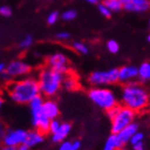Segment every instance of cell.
Listing matches in <instances>:
<instances>
[{
  "mask_svg": "<svg viewBox=\"0 0 150 150\" xmlns=\"http://www.w3.org/2000/svg\"><path fill=\"white\" fill-rule=\"evenodd\" d=\"M8 96L17 104H29L41 93L39 81L33 77H25L12 81L6 87Z\"/></svg>",
  "mask_w": 150,
  "mask_h": 150,
  "instance_id": "6da1fadb",
  "label": "cell"
},
{
  "mask_svg": "<svg viewBox=\"0 0 150 150\" xmlns=\"http://www.w3.org/2000/svg\"><path fill=\"white\" fill-rule=\"evenodd\" d=\"M122 106L130 110L141 112L145 110L149 104V94L143 86L136 83H129L123 87L121 91Z\"/></svg>",
  "mask_w": 150,
  "mask_h": 150,
  "instance_id": "7a4b0ae2",
  "label": "cell"
},
{
  "mask_svg": "<svg viewBox=\"0 0 150 150\" xmlns=\"http://www.w3.org/2000/svg\"><path fill=\"white\" fill-rule=\"evenodd\" d=\"M63 74L54 71L50 68H44L39 73V86L44 97H54L59 91L63 83Z\"/></svg>",
  "mask_w": 150,
  "mask_h": 150,
  "instance_id": "3957f363",
  "label": "cell"
},
{
  "mask_svg": "<svg viewBox=\"0 0 150 150\" xmlns=\"http://www.w3.org/2000/svg\"><path fill=\"white\" fill-rule=\"evenodd\" d=\"M88 97L94 105L101 110H110L117 106V97L110 89L105 87H94L88 91Z\"/></svg>",
  "mask_w": 150,
  "mask_h": 150,
  "instance_id": "277c9868",
  "label": "cell"
},
{
  "mask_svg": "<svg viewBox=\"0 0 150 150\" xmlns=\"http://www.w3.org/2000/svg\"><path fill=\"white\" fill-rule=\"evenodd\" d=\"M43 102L44 100L39 96L29 103V107L31 112V123L33 128L45 134L47 132H50V125L52 120H50L44 115Z\"/></svg>",
  "mask_w": 150,
  "mask_h": 150,
  "instance_id": "5b68a950",
  "label": "cell"
},
{
  "mask_svg": "<svg viewBox=\"0 0 150 150\" xmlns=\"http://www.w3.org/2000/svg\"><path fill=\"white\" fill-rule=\"evenodd\" d=\"M135 119V112L130 110L128 107L120 106L117 115L110 120L112 125H110V130H112V134H118L127 128L128 125L134 122Z\"/></svg>",
  "mask_w": 150,
  "mask_h": 150,
  "instance_id": "8992f818",
  "label": "cell"
},
{
  "mask_svg": "<svg viewBox=\"0 0 150 150\" xmlns=\"http://www.w3.org/2000/svg\"><path fill=\"white\" fill-rule=\"evenodd\" d=\"M119 81V70L110 69L107 71H96L88 77V81L94 87H104L115 84Z\"/></svg>",
  "mask_w": 150,
  "mask_h": 150,
  "instance_id": "52a82bcc",
  "label": "cell"
},
{
  "mask_svg": "<svg viewBox=\"0 0 150 150\" xmlns=\"http://www.w3.org/2000/svg\"><path fill=\"white\" fill-rule=\"evenodd\" d=\"M31 71V67L24 60H13L9 64H6V72L2 74L3 81H9L11 78L24 77L25 75L29 74Z\"/></svg>",
  "mask_w": 150,
  "mask_h": 150,
  "instance_id": "ba28073f",
  "label": "cell"
},
{
  "mask_svg": "<svg viewBox=\"0 0 150 150\" xmlns=\"http://www.w3.org/2000/svg\"><path fill=\"white\" fill-rule=\"evenodd\" d=\"M27 132L23 129H8L2 132L1 134V142L2 145L11 146V147H19L25 144Z\"/></svg>",
  "mask_w": 150,
  "mask_h": 150,
  "instance_id": "9c48e42d",
  "label": "cell"
},
{
  "mask_svg": "<svg viewBox=\"0 0 150 150\" xmlns=\"http://www.w3.org/2000/svg\"><path fill=\"white\" fill-rule=\"evenodd\" d=\"M47 66L48 68L53 69L58 73L64 74L68 72L69 67H68V58L62 53H55L50 55L47 59Z\"/></svg>",
  "mask_w": 150,
  "mask_h": 150,
  "instance_id": "30bf717a",
  "label": "cell"
},
{
  "mask_svg": "<svg viewBox=\"0 0 150 150\" xmlns=\"http://www.w3.org/2000/svg\"><path fill=\"white\" fill-rule=\"evenodd\" d=\"M123 10L133 13H143L150 9V0H121Z\"/></svg>",
  "mask_w": 150,
  "mask_h": 150,
  "instance_id": "8fae6325",
  "label": "cell"
},
{
  "mask_svg": "<svg viewBox=\"0 0 150 150\" xmlns=\"http://www.w3.org/2000/svg\"><path fill=\"white\" fill-rule=\"evenodd\" d=\"M45 139L44 133H42L39 130H31V131L27 132V137L25 141V146H27L28 148H35L37 146H40Z\"/></svg>",
  "mask_w": 150,
  "mask_h": 150,
  "instance_id": "7c38bea8",
  "label": "cell"
},
{
  "mask_svg": "<svg viewBox=\"0 0 150 150\" xmlns=\"http://www.w3.org/2000/svg\"><path fill=\"white\" fill-rule=\"evenodd\" d=\"M72 131V125L69 122H62L60 128L58 129V131L56 133L52 134V142L55 144H61L62 142H64L67 139V137L70 135Z\"/></svg>",
  "mask_w": 150,
  "mask_h": 150,
  "instance_id": "4fadbf2b",
  "label": "cell"
},
{
  "mask_svg": "<svg viewBox=\"0 0 150 150\" xmlns=\"http://www.w3.org/2000/svg\"><path fill=\"white\" fill-rule=\"evenodd\" d=\"M119 70V81L128 83L138 77V68L134 66H125Z\"/></svg>",
  "mask_w": 150,
  "mask_h": 150,
  "instance_id": "5bb4252c",
  "label": "cell"
},
{
  "mask_svg": "<svg viewBox=\"0 0 150 150\" xmlns=\"http://www.w3.org/2000/svg\"><path fill=\"white\" fill-rule=\"evenodd\" d=\"M139 125L136 122H133L130 125H128L127 128H125L120 133H118V136L120 138L121 143L123 144V146H125L127 144H130V141L132 139V137L135 135V133H137L139 130Z\"/></svg>",
  "mask_w": 150,
  "mask_h": 150,
  "instance_id": "9a60e30c",
  "label": "cell"
},
{
  "mask_svg": "<svg viewBox=\"0 0 150 150\" xmlns=\"http://www.w3.org/2000/svg\"><path fill=\"white\" fill-rule=\"evenodd\" d=\"M43 112L50 120H55L59 116V106L53 100H46L43 102Z\"/></svg>",
  "mask_w": 150,
  "mask_h": 150,
  "instance_id": "2e32d148",
  "label": "cell"
},
{
  "mask_svg": "<svg viewBox=\"0 0 150 150\" xmlns=\"http://www.w3.org/2000/svg\"><path fill=\"white\" fill-rule=\"evenodd\" d=\"M123 144L121 143L118 134H110L104 143L103 150H120L123 148Z\"/></svg>",
  "mask_w": 150,
  "mask_h": 150,
  "instance_id": "e0dca14e",
  "label": "cell"
},
{
  "mask_svg": "<svg viewBox=\"0 0 150 150\" xmlns=\"http://www.w3.org/2000/svg\"><path fill=\"white\" fill-rule=\"evenodd\" d=\"M81 142L78 139L74 141H64L59 144L58 150H81Z\"/></svg>",
  "mask_w": 150,
  "mask_h": 150,
  "instance_id": "ac0fdd59",
  "label": "cell"
},
{
  "mask_svg": "<svg viewBox=\"0 0 150 150\" xmlns=\"http://www.w3.org/2000/svg\"><path fill=\"white\" fill-rule=\"evenodd\" d=\"M138 78L143 81H150V62H143L138 68Z\"/></svg>",
  "mask_w": 150,
  "mask_h": 150,
  "instance_id": "d6986e66",
  "label": "cell"
},
{
  "mask_svg": "<svg viewBox=\"0 0 150 150\" xmlns=\"http://www.w3.org/2000/svg\"><path fill=\"white\" fill-rule=\"evenodd\" d=\"M103 4L110 10V12H119L123 9L121 0H104Z\"/></svg>",
  "mask_w": 150,
  "mask_h": 150,
  "instance_id": "ffe728a7",
  "label": "cell"
},
{
  "mask_svg": "<svg viewBox=\"0 0 150 150\" xmlns=\"http://www.w3.org/2000/svg\"><path fill=\"white\" fill-rule=\"evenodd\" d=\"M62 86L64 87V89H67V90H74V89L77 88L78 84H77L76 78H75L74 76L69 75V76H67V77L63 79Z\"/></svg>",
  "mask_w": 150,
  "mask_h": 150,
  "instance_id": "44dd1931",
  "label": "cell"
},
{
  "mask_svg": "<svg viewBox=\"0 0 150 150\" xmlns=\"http://www.w3.org/2000/svg\"><path fill=\"white\" fill-rule=\"evenodd\" d=\"M72 47L76 53L81 54V55H86V54H88V52H89L88 46L86 44L83 43V42H74V43L72 44Z\"/></svg>",
  "mask_w": 150,
  "mask_h": 150,
  "instance_id": "7402d4cb",
  "label": "cell"
},
{
  "mask_svg": "<svg viewBox=\"0 0 150 150\" xmlns=\"http://www.w3.org/2000/svg\"><path fill=\"white\" fill-rule=\"evenodd\" d=\"M141 143H145V134L144 132L138 131L137 133H135V135L132 137L131 141H130V145L134 146V145L141 144Z\"/></svg>",
  "mask_w": 150,
  "mask_h": 150,
  "instance_id": "603a6c76",
  "label": "cell"
},
{
  "mask_svg": "<svg viewBox=\"0 0 150 150\" xmlns=\"http://www.w3.org/2000/svg\"><path fill=\"white\" fill-rule=\"evenodd\" d=\"M76 15H77L76 11L71 9V10H67V11H64V12L62 13V15H61V17H62V19L63 21H66V22H71V21L76 18Z\"/></svg>",
  "mask_w": 150,
  "mask_h": 150,
  "instance_id": "cb8c5ba5",
  "label": "cell"
},
{
  "mask_svg": "<svg viewBox=\"0 0 150 150\" xmlns=\"http://www.w3.org/2000/svg\"><path fill=\"white\" fill-rule=\"evenodd\" d=\"M107 46V50H108V52L112 54H116L119 52V44L117 41L115 40H110L108 42H107L106 44Z\"/></svg>",
  "mask_w": 150,
  "mask_h": 150,
  "instance_id": "d4e9b609",
  "label": "cell"
},
{
  "mask_svg": "<svg viewBox=\"0 0 150 150\" xmlns=\"http://www.w3.org/2000/svg\"><path fill=\"white\" fill-rule=\"evenodd\" d=\"M61 123H62V122H60L58 119L52 120V121H50V132H48V133H50V135L54 134V133H56V132L58 131V129L60 128Z\"/></svg>",
  "mask_w": 150,
  "mask_h": 150,
  "instance_id": "484cf974",
  "label": "cell"
},
{
  "mask_svg": "<svg viewBox=\"0 0 150 150\" xmlns=\"http://www.w3.org/2000/svg\"><path fill=\"white\" fill-rule=\"evenodd\" d=\"M32 45V38L30 35H27L19 43V47L21 48H29V47Z\"/></svg>",
  "mask_w": 150,
  "mask_h": 150,
  "instance_id": "4316f807",
  "label": "cell"
},
{
  "mask_svg": "<svg viewBox=\"0 0 150 150\" xmlns=\"http://www.w3.org/2000/svg\"><path fill=\"white\" fill-rule=\"evenodd\" d=\"M58 18H59V13L56 12V11H54V12L50 13V15L47 16V23H48L50 25H54V24L58 21Z\"/></svg>",
  "mask_w": 150,
  "mask_h": 150,
  "instance_id": "83f0119b",
  "label": "cell"
},
{
  "mask_svg": "<svg viewBox=\"0 0 150 150\" xmlns=\"http://www.w3.org/2000/svg\"><path fill=\"white\" fill-rule=\"evenodd\" d=\"M99 12L101 13V15H103L104 17H110V15H112V12H110V10L107 8V6H105L102 3V4H99Z\"/></svg>",
  "mask_w": 150,
  "mask_h": 150,
  "instance_id": "f1b7e54d",
  "label": "cell"
},
{
  "mask_svg": "<svg viewBox=\"0 0 150 150\" xmlns=\"http://www.w3.org/2000/svg\"><path fill=\"white\" fill-rule=\"evenodd\" d=\"M11 13H12V10L10 9V6H0V14H1L2 16L8 17V16L11 15Z\"/></svg>",
  "mask_w": 150,
  "mask_h": 150,
  "instance_id": "f546056e",
  "label": "cell"
},
{
  "mask_svg": "<svg viewBox=\"0 0 150 150\" xmlns=\"http://www.w3.org/2000/svg\"><path fill=\"white\" fill-rule=\"evenodd\" d=\"M56 38L60 41H67V40H69L70 38H71V35H70L69 32L61 31V32H58V33H57Z\"/></svg>",
  "mask_w": 150,
  "mask_h": 150,
  "instance_id": "4dcf8cb0",
  "label": "cell"
},
{
  "mask_svg": "<svg viewBox=\"0 0 150 150\" xmlns=\"http://www.w3.org/2000/svg\"><path fill=\"white\" fill-rule=\"evenodd\" d=\"M119 108H120V106H115V107H112V110H107L106 112V114H107V117L112 120L114 117H115L116 115H117V112H118V110H119Z\"/></svg>",
  "mask_w": 150,
  "mask_h": 150,
  "instance_id": "1f68e13d",
  "label": "cell"
},
{
  "mask_svg": "<svg viewBox=\"0 0 150 150\" xmlns=\"http://www.w3.org/2000/svg\"><path fill=\"white\" fill-rule=\"evenodd\" d=\"M132 150H147L145 147V143H141V144H136L134 146H131Z\"/></svg>",
  "mask_w": 150,
  "mask_h": 150,
  "instance_id": "d6a6232c",
  "label": "cell"
},
{
  "mask_svg": "<svg viewBox=\"0 0 150 150\" xmlns=\"http://www.w3.org/2000/svg\"><path fill=\"white\" fill-rule=\"evenodd\" d=\"M0 150H17V148L11 147V146H6V145H2V147L0 148Z\"/></svg>",
  "mask_w": 150,
  "mask_h": 150,
  "instance_id": "836d02e7",
  "label": "cell"
},
{
  "mask_svg": "<svg viewBox=\"0 0 150 150\" xmlns=\"http://www.w3.org/2000/svg\"><path fill=\"white\" fill-rule=\"evenodd\" d=\"M6 63L1 62V63H0V72H1V73L6 72Z\"/></svg>",
  "mask_w": 150,
  "mask_h": 150,
  "instance_id": "e575fe53",
  "label": "cell"
},
{
  "mask_svg": "<svg viewBox=\"0 0 150 150\" xmlns=\"http://www.w3.org/2000/svg\"><path fill=\"white\" fill-rule=\"evenodd\" d=\"M17 150H30V148H28L27 146H25V145H22V146L17 147Z\"/></svg>",
  "mask_w": 150,
  "mask_h": 150,
  "instance_id": "d590c367",
  "label": "cell"
},
{
  "mask_svg": "<svg viewBox=\"0 0 150 150\" xmlns=\"http://www.w3.org/2000/svg\"><path fill=\"white\" fill-rule=\"evenodd\" d=\"M85 1L88 3H91V4H96V3L99 2V0H85Z\"/></svg>",
  "mask_w": 150,
  "mask_h": 150,
  "instance_id": "8d00e7d4",
  "label": "cell"
},
{
  "mask_svg": "<svg viewBox=\"0 0 150 150\" xmlns=\"http://www.w3.org/2000/svg\"><path fill=\"white\" fill-rule=\"evenodd\" d=\"M147 41H148V42H150V35L147 37Z\"/></svg>",
  "mask_w": 150,
  "mask_h": 150,
  "instance_id": "74e56055",
  "label": "cell"
},
{
  "mask_svg": "<svg viewBox=\"0 0 150 150\" xmlns=\"http://www.w3.org/2000/svg\"><path fill=\"white\" fill-rule=\"evenodd\" d=\"M120 150H129V149H127V148H125V147H123V148H121V149H120Z\"/></svg>",
  "mask_w": 150,
  "mask_h": 150,
  "instance_id": "f35d334b",
  "label": "cell"
},
{
  "mask_svg": "<svg viewBox=\"0 0 150 150\" xmlns=\"http://www.w3.org/2000/svg\"><path fill=\"white\" fill-rule=\"evenodd\" d=\"M149 115H150V108H149Z\"/></svg>",
  "mask_w": 150,
  "mask_h": 150,
  "instance_id": "ab89813d",
  "label": "cell"
},
{
  "mask_svg": "<svg viewBox=\"0 0 150 150\" xmlns=\"http://www.w3.org/2000/svg\"><path fill=\"white\" fill-rule=\"evenodd\" d=\"M149 26H150V22H149Z\"/></svg>",
  "mask_w": 150,
  "mask_h": 150,
  "instance_id": "60d3db41",
  "label": "cell"
}]
</instances>
